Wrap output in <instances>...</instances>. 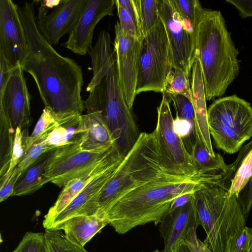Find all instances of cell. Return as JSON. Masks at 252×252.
<instances>
[{
  "instance_id": "obj_36",
  "label": "cell",
  "mask_w": 252,
  "mask_h": 252,
  "mask_svg": "<svg viewBox=\"0 0 252 252\" xmlns=\"http://www.w3.org/2000/svg\"><path fill=\"white\" fill-rule=\"evenodd\" d=\"M21 174L17 166L11 175L0 184V201L2 202L12 196L16 183Z\"/></svg>"
},
{
  "instance_id": "obj_19",
  "label": "cell",
  "mask_w": 252,
  "mask_h": 252,
  "mask_svg": "<svg viewBox=\"0 0 252 252\" xmlns=\"http://www.w3.org/2000/svg\"><path fill=\"white\" fill-rule=\"evenodd\" d=\"M191 72V101L194 111L197 140L203 144L211 156H214L215 153L213 149L208 126V109L202 70L197 58L193 62Z\"/></svg>"
},
{
  "instance_id": "obj_31",
  "label": "cell",
  "mask_w": 252,
  "mask_h": 252,
  "mask_svg": "<svg viewBox=\"0 0 252 252\" xmlns=\"http://www.w3.org/2000/svg\"><path fill=\"white\" fill-rule=\"evenodd\" d=\"M12 252H47L44 233L27 232Z\"/></svg>"
},
{
  "instance_id": "obj_21",
  "label": "cell",
  "mask_w": 252,
  "mask_h": 252,
  "mask_svg": "<svg viewBox=\"0 0 252 252\" xmlns=\"http://www.w3.org/2000/svg\"><path fill=\"white\" fill-rule=\"evenodd\" d=\"M109 224L106 219L96 215L82 216L71 218L61 224L57 230H63L65 237L82 247L97 233Z\"/></svg>"
},
{
  "instance_id": "obj_22",
  "label": "cell",
  "mask_w": 252,
  "mask_h": 252,
  "mask_svg": "<svg viewBox=\"0 0 252 252\" xmlns=\"http://www.w3.org/2000/svg\"><path fill=\"white\" fill-rule=\"evenodd\" d=\"M114 145L101 161L94 168L82 175L69 181L60 192L54 204L44 216L43 222L49 221L63 210L89 182L92 178L105 162L114 150Z\"/></svg>"
},
{
  "instance_id": "obj_14",
  "label": "cell",
  "mask_w": 252,
  "mask_h": 252,
  "mask_svg": "<svg viewBox=\"0 0 252 252\" xmlns=\"http://www.w3.org/2000/svg\"><path fill=\"white\" fill-rule=\"evenodd\" d=\"M114 5V0H86L77 23L62 46L79 55L89 54L96 25L104 17L113 15Z\"/></svg>"
},
{
  "instance_id": "obj_17",
  "label": "cell",
  "mask_w": 252,
  "mask_h": 252,
  "mask_svg": "<svg viewBox=\"0 0 252 252\" xmlns=\"http://www.w3.org/2000/svg\"><path fill=\"white\" fill-rule=\"evenodd\" d=\"M86 1L61 0L50 14L36 19L40 33L50 45H57L62 37L70 33L79 20Z\"/></svg>"
},
{
  "instance_id": "obj_2",
  "label": "cell",
  "mask_w": 252,
  "mask_h": 252,
  "mask_svg": "<svg viewBox=\"0 0 252 252\" xmlns=\"http://www.w3.org/2000/svg\"><path fill=\"white\" fill-rule=\"evenodd\" d=\"M89 54L93 77L86 88L90 94L84 101L85 108L87 113H99L105 116L115 145L125 157L140 133L119 83L114 51L110 42L102 41L96 43Z\"/></svg>"
},
{
  "instance_id": "obj_25",
  "label": "cell",
  "mask_w": 252,
  "mask_h": 252,
  "mask_svg": "<svg viewBox=\"0 0 252 252\" xmlns=\"http://www.w3.org/2000/svg\"><path fill=\"white\" fill-rule=\"evenodd\" d=\"M176 10L189 30L196 35L203 10L198 0H172Z\"/></svg>"
},
{
  "instance_id": "obj_44",
  "label": "cell",
  "mask_w": 252,
  "mask_h": 252,
  "mask_svg": "<svg viewBox=\"0 0 252 252\" xmlns=\"http://www.w3.org/2000/svg\"><path fill=\"white\" fill-rule=\"evenodd\" d=\"M152 252H164L163 251H159L158 249H157L154 251H153Z\"/></svg>"
},
{
  "instance_id": "obj_28",
  "label": "cell",
  "mask_w": 252,
  "mask_h": 252,
  "mask_svg": "<svg viewBox=\"0 0 252 252\" xmlns=\"http://www.w3.org/2000/svg\"><path fill=\"white\" fill-rule=\"evenodd\" d=\"M44 235L47 252H88L69 241L61 230L45 229Z\"/></svg>"
},
{
  "instance_id": "obj_38",
  "label": "cell",
  "mask_w": 252,
  "mask_h": 252,
  "mask_svg": "<svg viewBox=\"0 0 252 252\" xmlns=\"http://www.w3.org/2000/svg\"><path fill=\"white\" fill-rule=\"evenodd\" d=\"M238 10L242 18L252 17V0H226Z\"/></svg>"
},
{
  "instance_id": "obj_42",
  "label": "cell",
  "mask_w": 252,
  "mask_h": 252,
  "mask_svg": "<svg viewBox=\"0 0 252 252\" xmlns=\"http://www.w3.org/2000/svg\"><path fill=\"white\" fill-rule=\"evenodd\" d=\"M191 194L192 193H188L176 197L173 201L168 210H171L185 205L191 199Z\"/></svg>"
},
{
  "instance_id": "obj_10",
  "label": "cell",
  "mask_w": 252,
  "mask_h": 252,
  "mask_svg": "<svg viewBox=\"0 0 252 252\" xmlns=\"http://www.w3.org/2000/svg\"><path fill=\"white\" fill-rule=\"evenodd\" d=\"M157 3L169 42L171 69L183 71L189 77L195 59L196 35L180 16L172 0H157Z\"/></svg>"
},
{
  "instance_id": "obj_13",
  "label": "cell",
  "mask_w": 252,
  "mask_h": 252,
  "mask_svg": "<svg viewBox=\"0 0 252 252\" xmlns=\"http://www.w3.org/2000/svg\"><path fill=\"white\" fill-rule=\"evenodd\" d=\"M18 6L11 0H0V55L16 69L22 67L28 53Z\"/></svg>"
},
{
  "instance_id": "obj_1",
  "label": "cell",
  "mask_w": 252,
  "mask_h": 252,
  "mask_svg": "<svg viewBox=\"0 0 252 252\" xmlns=\"http://www.w3.org/2000/svg\"><path fill=\"white\" fill-rule=\"evenodd\" d=\"M35 3L26 2L18 6L28 46L22 68L32 77L44 107L57 120L82 115V69L74 60L58 53L41 35L34 13Z\"/></svg>"
},
{
  "instance_id": "obj_20",
  "label": "cell",
  "mask_w": 252,
  "mask_h": 252,
  "mask_svg": "<svg viewBox=\"0 0 252 252\" xmlns=\"http://www.w3.org/2000/svg\"><path fill=\"white\" fill-rule=\"evenodd\" d=\"M85 131L80 144L84 151L103 152L115 145L105 116L99 113L82 115Z\"/></svg>"
},
{
  "instance_id": "obj_43",
  "label": "cell",
  "mask_w": 252,
  "mask_h": 252,
  "mask_svg": "<svg viewBox=\"0 0 252 252\" xmlns=\"http://www.w3.org/2000/svg\"><path fill=\"white\" fill-rule=\"evenodd\" d=\"M249 252H252V234L250 240Z\"/></svg>"
},
{
  "instance_id": "obj_30",
  "label": "cell",
  "mask_w": 252,
  "mask_h": 252,
  "mask_svg": "<svg viewBox=\"0 0 252 252\" xmlns=\"http://www.w3.org/2000/svg\"><path fill=\"white\" fill-rule=\"evenodd\" d=\"M144 37L160 21L157 0H140Z\"/></svg>"
},
{
  "instance_id": "obj_4",
  "label": "cell",
  "mask_w": 252,
  "mask_h": 252,
  "mask_svg": "<svg viewBox=\"0 0 252 252\" xmlns=\"http://www.w3.org/2000/svg\"><path fill=\"white\" fill-rule=\"evenodd\" d=\"M238 54L221 13L203 9L196 30L195 58L200 63L206 100L222 96L237 77Z\"/></svg>"
},
{
  "instance_id": "obj_9",
  "label": "cell",
  "mask_w": 252,
  "mask_h": 252,
  "mask_svg": "<svg viewBox=\"0 0 252 252\" xmlns=\"http://www.w3.org/2000/svg\"><path fill=\"white\" fill-rule=\"evenodd\" d=\"M157 110L158 120L155 129L164 165L176 175L191 178L197 173V166L181 138L175 131L169 100L164 94Z\"/></svg>"
},
{
  "instance_id": "obj_32",
  "label": "cell",
  "mask_w": 252,
  "mask_h": 252,
  "mask_svg": "<svg viewBox=\"0 0 252 252\" xmlns=\"http://www.w3.org/2000/svg\"><path fill=\"white\" fill-rule=\"evenodd\" d=\"M166 95L172 101L176 112V117L189 121L195 127L194 111L191 100L182 94Z\"/></svg>"
},
{
  "instance_id": "obj_12",
  "label": "cell",
  "mask_w": 252,
  "mask_h": 252,
  "mask_svg": "<svg viewBox=\"0 0 252 252\" xmlns=\"http://www.w3.org/2000/svg\"><path fill=\"white\" fill-rule=\"evenodd\" d=\"M114 51L119 83L129 107L132 109L136 95L141 40L124 33L119 22L115 26Z\"/></svg>"
},
{
  "instance_id": "obj_41",
  "label": "cell",
  "mask_w": 252,
  "mask_h": 252,
  "mask_svg": "<svg viewBox=\"0 0 252 252\" xmlns=\"http://www.w3.org/2000/svg\"><path fill=\"white\" fill-rule=\"evenodd\" d=\"M171 252H196L194 247L187 240L178 242L172 249Z\"/></svg>"
},
{
  "instance_id": "obj_11",
  "label": "cell",
  "mask_w": 252,
  "mask_h": 252,
  "mask_svg": "<svg viewBox=\"0 0 252 252\" xmlns=\"http://www.w3.org/2000/svg\"><path fill=\"white\" fill-rule=\"evenodd\" d=\"M80 144L65 145L54 150L46 168L45 184L51 182L63 187L69 181L95 167L113 146L103 152H91L81 150Z\"/></svg>"
},
{
  "instance_id": "obj_29",
  "label": "cell",
  "mask_w": 252,
  "mask_h": 252,
  "mask_svg": "<svg viewBox=\"0 0 252 252\" xmlns=\"http://www.w3.org/2000/svg\"><path fill=\"white\" fill-rule=\"evenodd\" d=\"M115 5L122 31L129 36L142 40L144 34L141 18L120 5L117 3Z\"/></svg>"
},
{
  "instance_id": "obj_6",
  "label": "cell",
  "mask_w": 252,
  "mask_h": 252,
  "mask_svg": "<svg viewBox=\"0 0 252 252\" xmlns=\"http://www.w3.org/2000/svg\"><path fill=\"white\" fill-rule=\"evenodd\" d=\"M229 188L205 184L192 193L199 224L206 237L203 243L211 252H225L229 243L246 226L241 204Z\"/></svg>"
},
{
  "instance_id": "obj_7",
  "label": "cell",
  "mask_w": 252,
  "mask_h": 252,
  "mask_svg": "<svg viewBox=\"0 0 252 252\" xmlns=\"http://www.w3.org/2000/svg\"><path fill=\"white\" fill-rule=\"evenodd\" d=\"M171 69L169 42L160 20L141 40L136 95L151 91L163 93Z\"/></svg>"
},
{
  "instance_id": "obj_18",
  "label": "cell",
  "mask_w": 252,
  "mask_h": 252,
  "mask_svg": "<svg viewBox=\"0 0 252 252\" xmlns=\"http://www.w3.org/2000/svg\"><path fill=\"white\" fill-rule=\"evenodd\" d=\"M159 224V230L164 244L163 251L171 252L178 242L184 240L191 230L197 229L199 225L192 196L185 205L168 210Z\"/></svg>"
},
{
  "instance_id": "obj_16",
  "label": "cell",
  "mask_w": 252,
  "mask_h": 252,
  "mask_svg": "<svg viewBox=\"0 0 252 252\" xmlns=\"http://www.w3.org/2000/svg\"><path fill=\"white\" fill-rule=\"evenodd\" d=\"M208 120H215L249 139L252 137V107L236 95L215 100L207 110Z\"/></svg>"
},
{
  "instance_id": "obj_5",
  "label": "cell",
  "mask_w": 252,
  "mask_h": 252,
  "mask_svg": "<svg viewBox=\"0 0 252 252\" xmlns=\"http://www.w3.org/2000/svg\"><path fill=\"white\" fill-rule=\"evenodd\" d=\"M171 176L179 175L164 165L156 130L151 133H140L136 143L99 196L96 216L105 219L114 204L129 192L150 182Z\"/></svg>"
},
{
  "instance_id": "obj_40",
  "label": "cell",
  "mask_w": 252,
  "mask_h": 252,
  "mask_svg": "<svg viewBox=\"0 0 252 252\" xmlns=\"http://www.w3.org/2000/svg\"><path fill=\"white\" fill-rule=\"evenodd\" d=\"M240 203L245 217L247 218L252 207V177L249 182V188L245 198Z\"/></svg>"
},
{
  "instance_id": "obj_33",
  "label": "cell",
  "mask_w": 252,
  "mask_h": 252,
  "mask_svg": "<svg viewBox=\"0 0 252 252\" xmlns=\"http://www.w3.org/2000/svg\"><path fill=\"white\" fill-rule=\"evenodd\" d=\"M46 138L47 137H45L38 140L30 149L24 153L23 157L17 166L21 174L41 155L46 152L54 150L46 144L45 141Z\"/></svg>"
},
{
  "instance_id": "obj_34",
  "label": "cell",
  "mask_w": 252,
  "mask_h": 252,
  "mask_svg": "<svg viewBox=\"0 0 252 252\" xmlns=\"http://www.w3.org/2000/svg\"><path fill=\"white\" fill-rule=\"evenodd\" d=\"M23 155L24 149L22 131L21 128L18 127L15 130L14 144L9 166L5 174L2 178L0 179V183L5 181L11 175L14 170L20 163Z\"/></svg>"
},
{
  "instance_id": "obj_39",
  "label": "cell",
  "mask_w": 252,
  "mask_h": 252,
  "mask_svg": "<svg viewBox=\"0 0 252 252\" xmlns=\"http://www.w3.org/2000/svg\"><path fill=\"white\" fill-rule=\"evenodd\" d=\"M38 2L40 3V6L38 8L37 19H40L47 15L49 9L57 6L61 2V0H38Z\"/></svg>"
},
{
  "instance_id": "obj_26",
  "label": "cell",
  "mask_w": 252,
  "mask_h": 252,
  "mask_svg": "<svg viewBox=\"0 0 252 252\" xmlns=\"http://www.w3.org/2000/svg\"><path fill=\"white\" fill-rule=\"evenodd\" d=\"M163 94L166 95L182 94L191 100L189 77L183 71L171 69L166 78Z\"/></svg>"
},
{
  "instance_id": "obj_15",
  "label": "cell",
  "mask_w": 252,
  "mask_h": 252,
  "mask_svg": "<svg viewBox=\"0 0 252 252\" xmlns=\"http://www.w3.org/2000/svg\"><path fill=\"white\" fill-rule=\"evenodd\" d=\"M22 67L13 73L2 94L0 95V108L8 114L13 128L19 127L25 143L29 135L28 129L31 120V95Z\"/></svg>"
},
{
  "instance_id": "obj_37",
  "label": "cell",
  "mask_w": 252,
  "mask_h": 252,
  "mask_svg": "<svg viewBox=\"0 0 252 252\" xmlns=\"http://www.w3.org/2000/svg\"><path fill=\"white\" fill-rule=\"evenodd\" d=\"M16 69L0 55V95L3 93L9 80Z\"/></svg>"
},
{
  "instance_id": "obj_24",
  "label": "cell",
  "mask_w": 252,
  "mask_h": 252,
  "mask_svg": "<svg viewBox=\"0 0 252 252\" xmlns=\"http://www.w3.org/2000/svg\"><path fill=\"white\" fill-rule=\"evenodd\" d=\"M208 121L210 134L213 138L216 146L227 154H232L238 152L243 144L249 140L217 121Z\"/></svg>"
},
{
  "instance_id": "obj_27",
  "label": "cell",
  "mask_w": 252,
  "mask_h": 252,
  "mask_svg": "<svg viewBox=\"0 0 252 252\" xmlns=\"http://www.w3.org/2000/svg\"><path fill=\"white\" fill-rule=\"evenodd\" d=\"M57 124V119L53 112L44 107L32 134L23 144L24 153L30 149L36 141L47 137Z\"/></svg>"
},
{
  "instance_id": "obj_23",
  "label": "cell",
  "mask_w": 252,
  "mask_h": 252,
  "mask_svg": "<svg viewBox=\"0 0 252 252\" xmlns=\"http://www.w3.org/2000/svg\"><path fill=\"white\" fill-rule=\"evenodd\" d=\"M54 150L41 155L22 173L16 183L12 196L30 194L45 185L44 174L46 168Z\"/></svg>"
},
{
  "instance_id": "obj_35",
  "label": "cell",
  "mask_w": 252,
  "mask_h": 252,
  "mask_svg": "<svg viewBox=\"0 0 252 252\" xmlns=\"http://www.w3.org/2000/svg\"><path fill=\"white\" fill-rule=\"evenodd\" d=\"M252 228L246 226L236 237L229 243L225 252H249Z\"/></svg>"
},
{
  "instance_id": "obj_8",
  "label": "cell",
  "mask_w": 252,
  "mask_h": 252,
  "mask_svg": "<svg viewBox=\"0 0 252 252\" xmlns=\"http://www.w3.org/2000/svg\"><path fill=\"white\" fill-rule=\"evenodd\" d=\"M125 158L115 146L105 162L70 203L53 218L42 222L45 229L57 230L63 222L76 217L96 215L99 196Z\"/></svg>"
},
{
  "instance_id": "obj_3",
  "label": "cell",
  "mask_w": 252,
  "mask_h": 252,
  "mask_svg": "<svg viewBox=\"0 0 252 252\" xmlns=\"http://www.w3.org/2000/svg\"><path fill=\"white\" fill-rule=\"evenodd\" d=\"M203 185L185 176H171L155 180L118 200L105 219L120 234L150 222L157 225L176 197L192 193Z\"/></svg>"
}]
</instances>
